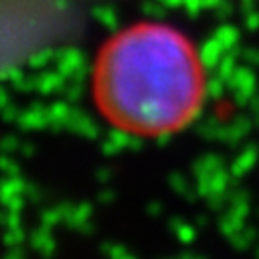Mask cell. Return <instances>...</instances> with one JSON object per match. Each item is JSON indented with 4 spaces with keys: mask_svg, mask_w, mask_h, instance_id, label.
<instances>
[{
    "mask_svg": "<svg viewBox=\"0 0 259 259\" xmlns=\"http://www.w3.org/2000/svg\"><path fill=\"white\" fill-rule=\"evenodd\" d=\"M90 88L110 126L155 139L182 131L198 116L206 72L198 47L186 33L145 21L104 41L94 59Z\"/></svg>",
    "mask_w": 259,
    "mask_h": 259,
    "instance_id": "1",
    "label": "cell"
}]
</instances>
